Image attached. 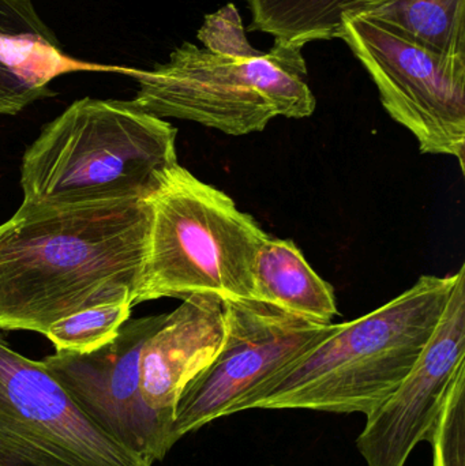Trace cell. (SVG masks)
I'll list each match as a JSON object with an SVG mask.
<instances>
[{
  "label": "cell",
  "instance_id": "ba28073f",
  "mask_svg": "<svg viewBox=\"0 0 465 466\" xmlns=\"http://www.w3.org/2000/svg\"><path fill=\"white\" fill-rule=\"evenodd\" d=\"M223 347L180 393L169 430L171 446L228 416L238 401L324 341L338 326L313 325L256 300L223 301Z\"/></svg>",
  "mask_w": 465,
  "mask_h": 466
},
{
  "label": "cell",
  "instance_id": "52a82bcc",
  "mask_svg": "<svg viewBox=\"0 0 465 466\" xmlns=\"http://www.w3.org/2000/svg\"><path fill=\"white\" fill-rule=\"evenodd\" d=\"M0 466H152L90 420L43 361L0 337Z\"/></svg>",
  "mask_w": 465,
  "mask_h": 466
},
{
  "label": "cell",
  "instance_id": "5b68a950",
  "mask_svg": "<svg viewBox=\"0 0 465 466\" xmlns=\"http://www.w3.org/2000/svg\"><path fill=\"white\" fill-rule=\"evenodd\" d=\"M302 51L275 41L270 51L234 57L186 41L164 65L126 68L125 76L138 82L131 101L147 114L250 136L276 117L305 119L316 112Z\"/></svg>",
  "mask_w": 465,
  "mask_h": 466
},
{
  "label": "cell",
  "instance_id": "3957f363",
  "mask_svg": "<svg viewBox=\"0 0 465 466\" xmlns=\"http://www.w3.org/2000/svg\"><path fill=\"white\" fill-rule=\"evenodd\" d=\"M177 136L133 101H74L25 150L21 208L147 198L177 163Z\"/></svg>",
  "mask_w": 465,
  "mask_h": 466
},
{
  "label": "cell",
  "instance_id": "277c9868",
  "mask_svg": "<svg viewBox=\"0 0 465 466\" xmlns=\"http://www.w3.org/2000/svg\"><path fill=\"white\" fill-rule=\"evenodd\" d=\"M147 199L149 232L133 307L191 295L256 300L254 262L270 235L253 216L179 163Z\"/></svg>",
  "mask_w": 465,
  "mask_h": 466
},
{
  "label": "cell",
  "instance_id": "7a4b0ae2",
  "mask_svg": "<svg viewBox=\"0 0 465 466\" xmlns=\"http://www.w3.org/2000/svg\"><path fill=\"white\" fill-rule=\"evenodd\" d=\"M458 271L422 276L374 311L339 323L329 337L276 372L229 410H308L370 415L417 363Z\"/></svg>",
  "mask_w": 465,
  "mask_h": 466
},
{
  "label": "cell",
  "instance_id": "8992f818",
  "mask_svg": "<svg viewBox=\"0 0 465 466\" xmlns=\"http://www.w3.org/2000/svg\"><path fill=\"white\" fill-rule=\"evenodd\" d=\"M376 84L382 106L423 155L465 169V57L437 54L385 25L347 16L340 37Z\"/></svg>",
  "mask_w": 465,
  "mask_h": 466
},
{
  "label": "cell",
  "instance_id": "8fae6325",
  "mask_svg": "<svg viewBox=\"0 0 465 466\" xmlns=\"http://www.w3.org/2000/svg\"><path fill=\"white\" fill-rule=\"evenodd\" d=\"M223 301L191 295L147 339L141 355V394L145 404L171 430L183 389L207 369L223 347Z\"/></svg>",
  "mask_w": 465,
  "mask_h": 466
},
{
  "label": "cell",
  "instance_id": "5bb4252c",
  "mask_svg": "<svg viewBox=\"0 0 465 466\" xmlns=\"http://www.w3.org/2000/svg\"><path fill=\"white\" fill-rule=\"evenodd\" d=\"M347 16L373 19L437 54L465 57V0H363Z\"/></svg>",
  "mask_w": 465,
  "mask_h": 466
},
{
  "label": "cell",
  "instance_id": "ac0fdd59",
  "mask_svg": "<svg viewBox=\"0 0 465 466\" xmlns=\"http://www.w3.org/2000/svg\"><path fill=\"white\" fill-rule=\"evenodd\" d=\"M197 38L204 44V48L215 54L251 57L262 52L254 48L248 40L242 16L232 3L205 16Z\"/></svg>",
  "mask_w": 465,
  "mask_h": 466
},
{
  "label": "cell",
  "instance_id": "6da1fadb",
  "mask_svg": "<svg viewBox=\"0 0 465 466\" xmlns=\"http://www.w3.org/2000/svg\"><path fill=\"white\" fill-rule=\"evenodd\" d=\"M149 221L147 198L19 207L0 226V329L44 334L89 307L133 306Z\"/></svg>",
  "mask_w": 465,
  "mask_h": 466
},
{
  "label": "cell",
  "instance_id": "9a60e30c",
  "mask_svg": "<svg viewBox=\"0 0 465 466\" xmlns=\"http://www.w3.org/2000/svg\"><path fill=\"white\" fill-rule=\"evenodd\" d=\"M363 0H248L250 30L273 35L286 46L305 48L340 37L346 16Z\"/></svg>",
  "mask_w": 465,
  "mask_h": 466
},
{
  "label": "cell",
  "instance_id": "e0dca14e",
  "mask_svg": "<svg viewBox=\"0 0 465 466\" xmlns=\"http://www.w3.org/2000/svg\"><path fill=\"white\" fill-rule=\"evenodd\" d=\"M426 441L433 448V466H465V371L453 382Z\"/></svg>",
  "mask_w": 465,
  "mask_h": 466
},
{
  "label": "cell",
  "instance_id": "d6986e66",
  "mask_svg": "<svg viewBox=\"0 0 465 466\" xmlns=\"http://www.w3.org/2000/svg\"><path fill=\"white\" fill-rule=\"evenodd\" d=\"M0 35H37L59 46L54 33L38 16L32 0H0Z\"/></svg>",
  "mask_w": 465,
  "mask_h": 466
},
{
  "label": "cell",
  "instance_id": "7c38bea8",
  "mask_svg": "<svg viewBox=\"0 0 465 466\" xmlns=\"http://www.w3.org/2000/svg\"><path fill=\"white\" fill-rule=\"evenodd\" d=\"M256 300L317 326L339 315L335 290L316 273L297 244L269 236L254 262Z\"/></svg>",
  "mask_w": 465,
  "mask_h": 466
},
{
  "label": "cell",
  "instance_id": "9c48e42d",
  "mask_svg": "<svg viewBox=\"0 0 465 466\" xmlns=\"http://www.w3.org/2000/svg\"><path fill=\"white\" fill-rule=\"evenodd\" d=\"M166 317L128 319L111 342L93 352H56L43 360L90 420L150 465L172 446L168 424L142 399L141 355Z\"/></svg>",
  "mask_w": 465,
  "mask_h": 466
},
{
  "label": "cell",
  "instance_id": "30bf717a",
  "mask_svg": "<svg viewBox=\"0 0 465 466\" xmlns=\"http://www.w3.org/2000/svg\"><path fill=\"white\" fill-rule=\"evenodd\" d=\"M465 371V265L444 312L399 388L366 416L357 448L368 466H404L428 440L453 382Z\"/></svg>",
  "mask_w": 465,
  "mask_h": 466
},
{
  "label": "cell",
  "instance_id": "2e32d148",
  "mask_svg": "<svg viewBox=\"0 0 465 466\" xmlns=\"http://www.w3.org/2000/svg\"><path fill=\"white\" fill-rule=\"evenodd\" d=\"M128 300L109 301L67 315L46 329L44 336L56 352L89 353L111 342L130 319Z\"/></svg>",
  "mask_w": 465,
  "mask_h": 466
},
{
  "label": "cell",
  "instance_id": "4fadbf2b",
  "mask_svg": "<svg viewBox=\"0 0 465 466\" xmlns=\"http://www.w3.org/2000/svg\"><path fill=\"white\" fill-rule=\"evenodd\" d=\"M74 71H116L126 67L79 62L59 46L37 35H0V115H16L35 101L54 96L52 79Z\"/></svg>",
  "mask_w": 465,
  "mask_h": 466
}]
</instances>
